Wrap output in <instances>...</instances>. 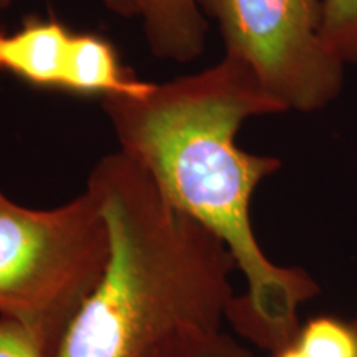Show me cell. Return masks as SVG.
Listing matches in <instances>:
<instances>
[{
  "mask_svg": "<svg viewBox=\"0 0 357 357\" xmlns=\"http://www.w3.org/2000/svg\"><path fill=\"white\" fill-rule=\"evenodd\" d=\"M121 151L146 169L162 195L229 248L247 280L227 319L240 336L273 352L300 329L298 307L319 293L301 268L268 260L250 218L253 192L281 167L271 155L250 154L236 134L252 116L281 113L255 75L227 56L192 77L155 84L142 100L105 98Z\"/></svg>",
  "mask_w": 357,
  "mask_h": 357,
  "instance_id": "6da1fadb",
  "label": "cell"
},
{
  "mask_svg": "<svg viewBox=\"0 0 357 357\" xmlns=\"http://www.w3.org/2000/svg\"><path fill=\"white\" fill-rule=\"evenodd\" d=\"M88 189L108 229V261L50 357H154L174 339L222 329L238 270L225 243L123 151L96 164Z\"/></svg>",
  "mask_w": 357,
  "mask_h": 357,
  "instance_id": "7a4b0ae2",
  "label": "cell"
},
{
  "mask_svg": "<svg viewBox=\"0 0 357 357\" xmlns=\"http://www.w3.org/2000/svg\"><path fill=\"white\" fill-rule=\"evenodd\" d=\"M108 255L105 217L88 187L52 211L22 207L0 190V318L25 328L48 357Z\"/></svg>",
  "mask_w": 357,
  "mask_h": 357,
  "instance_id": "3957f363",
  "label": "cell"
},
{
  "mask_svg": "<svg viewBox=\"0 0 357 357\" xmlns=\"http://www.w3.org/2000/svg\"><path fill=\"white\" fill-rule=\"evenodd\" d=\"M197 2L218 22L227 56L242 61L283 111H316L339 96L346 63L323 35L321 0Z\"/></svg>",
  "mask_w": 357,
  "mask_h": 357,
  "instance_id": "277c9868",
  "label": "cell"
},
{
  "mask_svg": "<svg viewBox=\"0 0 357 357\" xmlns=\"http://www.w3.org/2000/svg\"><path fill=\"white\" fill-rule=\"evenodd\" d=\"M71 38L60 22L29 17L15 33L0 30V71L32 86L63 91Z\"/></svg>",
  "mask_w": 357,
  "mask_h": 357,
  "instance_id": "5b68a950",
  "label": "cell"
},
{
  "mask_svg": "<svg viewBox=\"0 0 357 357\" xmlns=\"http://www.w3.org/2000/svg\"><path fill=\"white\" fill-rule=\"evenodd\" d=\"M154 88L155 84L141 82L131 70L124 68L108 40L91 33L73 35L63 91L142 100Z\"/></svg>",
  "mask_w": 357,
  "mask_h": 357,
  "instance_id": "8992f818",
  "label": "cell"
},
{
  "mask_svg": "<svg viewBox=\"0 0 357 357\" xmlns=\"http://www.w3.org/2000/svg\"><path fill=\"white\" fill-rule=\"evenodd\" d=\"M137 15L155 56L189 61L202 53L207 20L197 0H137Z\"/></svg>",
  "mask_w": 357,
  "mask_h": 357,
  "instance_id": "52a82bcc",
  "label": "cell"
},
{
  "mask_svg": "<svg viewBox=\"0 0 357 357\" xmlns=\"http://www.w3.org/2000/svg\"><path fill=\"white\" fill-rule=\"evenodd\" d=\"M291 341L307 357H357L356 324L333 314L306 319Z\"/></svg>",
  "mask_w": 357,
  "mask_h": 357,
  "instance_id": "ba28073f",
  "label": "cell"
},
{
  "mask_svg": "<svg viewBox=\"0 0 357 357\" xmlns=\"http://www.w3.org/2000/svg\"><path fill=\"white\" fill-rule=\"evenodd\" d=\"M323 35L346 65H357V0H321Z\"/></svg>",
  "mask_w": 357,
  "mask_h": 357,
  "instance_id": "9c48e42d",
  "label": "cell"
},
{
  "mask_svg": "<svg viewBox=\"0 0 357 357\" xmlns=\"http://www.w3.org/2000/svg\"><path fill=\"white\" fill-rule=\"evenodd\" d=\"M154 357H255L230 334L218 331L192 333L174 339Z\"/></svg>",
  "mask_w": 357,
  "mask_h": 357,
  "instance_id": "30bf717a",
  "label": "cell"
},
{
  "mask_svg": "<svg viewBox=\"0 0 357 357\" xmlns=\"http://www.w3.org/2000/svg\"><path fill=\"white\" fill-rule=\"evenodd\" d=\"M0 357H48V354L25 328L0 318Z\"/></svg>",
  "mask_w": 357,
  "mask_h": 357,
  "instance_id": "8fae6325",
  "label": "cell"
},
{
  "mask_svg": "<svg viewBox=\"0 0 357 357\" xmlns=\"http://www.w3.org/2000/svg\"><path fill=\"white\" fill-rule=\"evenodd\" d=\"M109 8L123 17L137 15V0H106Z\"/></svg>",
  "mask_w": 357,
  "mask_h": 357,
  "instance_id": "7c38bea8",
  "label": "cell"
},
{
  "mask_svg": "<svg viewBox=\"0 0 357 357\" xmlns=\"http://www.w3.org/2000/svg\"><path fill=\"white\" fill-rule=\"evenodd\" d=\"M271 357H307L300 347L294 344L293 341L287 342L284 346H281L280 349L271 352Z\"/></svg>",
  "mask_w": 357,
  "mask_h": 357,
  "instance_id": "4fadbf2b",
  "label": "cell"
},
{
  "mask_svg": "<svg viewBox=\"0 0 357 357\" xmlns=\"http://www.w3.org/2000/svg\"><path fill=\"white\" fill-rule=\"evenodd\" d=\"M10 3H12V0H0V13L6 10V8H8Z\"/></svg>",
  "mask_w": 357,
  "mask_h": 357,
  "instance_id": "5bb4252c",
  "label": "cell"
},
{
  "mask_svg": "<svg viewBox=\"0 0 357 357\" xmlns=\"http://www.w3.org/2000/svg\"><path fill=\"white\" fill-rule=\"evenodd\" d=\"M352 323H354V324H356V328H357V312H356L354 318H352Z\"/></svg>",
  "mask_w": 357,
  "mask_h": 357,
  "instance_id": "9a60e30c",
  "label": "cell"
}]
</instances>
